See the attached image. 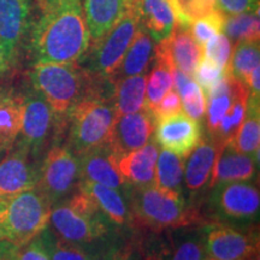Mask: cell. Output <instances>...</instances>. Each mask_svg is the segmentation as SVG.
Masks as SVG:
<instances>
[{
	"label": "cell",
	"instance_id": "obj_1",
	"mask_svg": "<svg viewBox=\"0 0 260 260\" xmlns=\"http://www.w3.org/2000/svg\"><path fill=\"white\" fill-rule=\"evenodd\" d=\"M89 46V30L81 2L45 8L29 41L34 64L79 63Z\"/></svg>",
	"mask_w": 260,
	"mask_h": 260
},
{
	"label": "cell",
	"instance_id": "obj_2",
	"mask_svg": "<svg viewBox=\"0 0 260 260\" xmlns=\"http://www.w3.org/2000/svg\"><path fill=\"white\" fill-rule=\"evenodd\" d=\"M32 89L53 110L58 121L67 124L69 110L81 100H112L111 80L96 76L79 63L34 64L29 73Z\"/></svg>",
	"mask_w": 260,
	"mask_h": 260
},
{
	"label": "cell",
	"instance_id": "obj_3",
	"mask_svg": "<svg viewBox=\"0 0 260 260\" xmlns=\"http://www.w3.org/2000/svg\"><path fill=\"white\" fill-rule=\"evenodd\" d=\"M124 195L130 212L129 229L136 234H158L186 226H201L206 219L183 193L161 189L153 183L135 187L126 183Z\"/></svg>",
	"mask_w": 260,
	"mask_h": 260
},
{
	"label": "cell",
	"instance_id": "obj_4",
	"mask_svg": "<svg viewBox=\"0 0 260 260\" xmlns=\"http://www.w3.org/2000/svg\"><path fill=\"white\" fill-rule=\"evenodd\" d=\"M52 205L35 189L0 199V242L21 247L46 229Z\"/></svg>",
	"mask_w": 260,
	"mask_h": 260
},
{
	"label": "cell",
	"instance_id": "obj_5",
	"mask_svg": "<svg viewBox=\"0 0 260 260\" xmlns=\"http://www.w3.org/2000/svg\"><path fill=\"white\" fill-rule=\"evenodd\" d=\"M116 119L112 100H81L67 115V147L81 157L107 145Z\"/></svg>",
	"mask_w": 260,
	"mask_h": 260
},
{
	"label": "cell",
	"instance_id": "obj_6",
	"mask_svg": "<svg viewBox=\"0 0 260 260\" xmlns=\"http://www.w3.org/2000/svg\"><path fill=\"white\" fill-rule=\"evenodd\" d=\"M206 207L207 224L220 223L242 228L255 225L260 210L258 184L249 181L217 184L212 188Z\"/></svg>",
	"mask_w": 260,
	"mask_h": 260
},
{
	"label": "cell",
	"instance_id": "obj_7",
	"mask_svg": "<svg viewBox=\"0 0 260 260\" xmlns=\"http://www.w3.org/2000/svg\"><path fill=\"white\" fill-rule=\"evenodd\" d=\"M48 224L52 232L65 241L93 248H103L119 232L103 212H87L65 200L52 206Z\"/></svg>",
	"mask_w": 260,
	"mask_h": 260
},
{
	"label": "cell",
	"instance_id": "obj_8",
	"mask_svg": "<svg viewBox=\"0 0 260 260\" xmlns=\"http://www.w3.org/2000/svg\"><path fill=\"white\" fill-rule=\"evenodd\" d=\"M140 24L136 4L129 5L124 15L106 32L105 37L89 46L83 57L86 63L84 69L96 76L111 79L118 70Z\"/></svg>",
	"mask_w": 260,
	"mask_h": 260
},
{
	"label": "cell",
	"instance_id": "obj_9",
	"mask_svg": "<svg viewBox=\"0 0 260 260\" xmlns=\"http://www.w3.org/2000/svg\"><path fill=\"white\" fill-rule=\"evenodd\" d=\"M134 237L142 260H203L204 225L165 230L158 234H138Z\"/></svg>",
	"mask_w": 260,
	"mask_h": 260
},
{
	"label": "cell",
	"instance_id": "obj_10",
	"mask_svg": "<svg viewBox=\"0 0 260 260\" xmlns=\"http://www.w3.org/2000/svg\"><path fill=\"white\" fill-rule=\"evenodd\" d=\"M80 182L79 158L67 146L52 145L41 159L35 189L53 206L73 194Z\"/></svg>",
	"mask_w": 260,
	"mask_h": 260
},
{
	"label": "cell",
	"instance_id": "obj_11",
	"mask_svg": "<svg viewBox=\"0 0 260 260\" xmlns=\"http://www.w3.org/2000/svg\"><path fill=\"white\" fill-rule=\"evenodd\" d=\"M204 246L206 255L217 260H259L258 226L205 224Z\"/></svg>",
	"mask_w": 260,
	"mask_h": 260
},
{
	"label": "cell",
	"instance_id": "obj_12",
	"mask_svg": "<svg viewBox=\"0 0 260 260\" xmlns=\"http://www.w3.org/2000/svg\"><path fill=\"white\" fill-rule=\"evenodd\" d=\"M67 124L58 121L46 100L34 89L23 94V116L19 141L40 155L48 142L53 141Z\"/></svg>",
	"mask_w": 260,
	"mask_h": 260
},
{
	"label": "cell",
	"instance_id": "obj_13",
	"mask_svg": "<svg viewBox=\"0 0 260 260\" xmlns=\"http://www.w3.org/2000/svg\"><path fill=\"white\" fill-rule=\"evenodd\" d=\"M41 157L17 139L0 159V199L37 187Z\"/></svg>",
	"mask_w": 260,
	"mask_h": 260
},
{
	"label": "cell",
	"instance_id": "obj_14",
	"mask_svg": "<svg viewBox=\"0 0 260 260\" xmlns=\"http://www.w3.org/2000/svg\"><path fill=\"white\" fill-rule=\"evenodd\" d=\"M203 139L199 122L184 112L176 113L155 122L154 141L161 148L187 158Z\"/></svg>",
	"mask_w": 260,
	"mask_h": 260
},
{
	"label": "cell",
	"instance_id": "obj_15",
	"mask_svg": "<svg viewBox=\"0 0 260 260\" xmlns=\"http://www.w3.org/2000/svg\"><path fill=\"white\" fill-rule=\"evenodd\" d=\"M155 119L147 109L117 117L107 147L115 155L126 154L147 144L154 133Z\"/></svg>",
	"mask_w": 260,
	"mask_h": 260
},
{
	"label": "cell",
	"instance_id": "obj_16",
	"mask_svg": "<svg viewBox=\"0 0 260 260\" xmlns=\"http://www.w3.org/2000/svg\"><path fill=\"white\" fill-rule=\"evenodd\" d=\"M29 17L30 0H0V42L12 61L29 29Z\"/></svg>",
	"mask_w": 260,
	"mask_h": 260
},
{
	"label": "cell",
	"instance_id": "obj_17",
	"mask_svg": "<svg viewBox=\"0 0 260 260\" xmlns=\"http://www.w3.org/2000/svg\"><path fill=\"white\" fill-rule=\"evenodd\" d=\"M258 161L243 154L234 147L232 142L218 146L210 178V188L229 182L251 181L255 176Z\"/></svg>",
	"mask_w": 260,
	"mask_h": 260
},
{
	"label": "cell",
	"instance_id": "obj_18",
	"mask_svg": "<svg viewBox=\"0 0 260 260\" xmlns=\"http://www.w3.org/2000/svg\"><path fill=\"white\" fill-rule=\"evenodd\" d=\"M159 154L157 142H147L144 147L126 154L115 155L116 168L130 186L142 187L154 181L155 164Z\"/></svg>",
	"mask_w": 260,
	"mask_h": 260
},
{
	"label": "cell",
	"instance_id": "obj_19",
	"mask_svg": "<svg viewBox=\"0 0 260 260\" xmlns=\"http://www.w3.org/2000/svg\"><path fill=\"white\" fill-rule=\"evenodd\" d=\"M80 160L81 181H89L121 190L125 181L116 168L115 154L107 145L77 157Z\"/></svg>",
	"mask_w": 260,
	"mask_h": 260
},
{
	"label": "cell",
	"instance_id": "obj_20",
	"mask_svg": "<svg viewBox=\"0 0 260 260\" xmlns=\"http://www.w3.org/2000/svg\"><path fill=\"white\" fill-rule=\"evenodd\" d=\"M79 188L95 200L99 209L117 230L129 228L130 212L124 193L89 181H81Z\"/></svg>",
	"mask_w": 260,
	"mask_h": 260
},
{
	"label": "cell",
	"instance_id": "obj_21",
	"mask_svg": "<svg viewBox=\"0 0 260 260\" xmlns=\"http://www.w3.org/2000/svg\"><path fill=\"white\" fill-rule=\"evenodd\" d=\"M126 0H84L83 11L89 30L90 46L105 37L124 15Z\"/></svg>",
	"mask_w": 260,
	"mask_h": 260
},
{
	"label": "cell",
	"instance_id": "obj_22",
	"mask_svg": "<svg viewBox=\"0 0 260 260\" xmlns=\"http://www.w3.org/2000/svg\"><path fill=\"white\" fill-rule=\"evenodd\" d=\"M218 146L211 136L201 139L199 145L188 155L183 180L186 188L191 193H199L209 183Z\"/></svg>",
	"mask_w": 260,
	"mask_h": 260
},
{
	"label": "cell",
	"instance_id": "obj_23",
	"mask_svg": "<svg viewBox=\"0 0 260 260\" xmlns=\"http://www.w3.org/2000/svg\"><path fill=\"white\" fill-rule=\"evenodd\" d=\"M136 8L140 23L154 41L159 42L170 37L176 18L169 0H139Z\"/></svg>",
	"mask_w": 260,
	"mask_h": 260
},
{
	"label": "cell",
	"instance_id": "obj_24",
	"mask_svg": "<svg viewBox=\"0 0 260 260\" xmlns=\"http://www.w3.org/2000/svg\"><path fill=\"white\" fill-rule=\"evenodd\" d=\"M168 42L175 67L193 76L195 68L203 59V46L195 41L189 27L176 22Z\"/></svg>",
	"mask_w": 260,
	"mask_h": 260
},
{
	"label": "cell",
	"instance_id": "obj_25",
	"mask_svg": "<svg viewBox=\"0 0 260 260\" xmlns=\"http://www.w3.org/2000/svg\"><path fill=\"white\" fill-rule=\"evenodd\" d=\"M154 53V42L151 35L140 24L138 31L135 32L134 39L123 58L118 70L111 77L113 81L124 79V77L135 76L147 73Z\"/></svg>",
	"mask_w": 260,
	"mask_h": 260
},
{
	"label": "cell",
	"instance_id": "obj_26",
	"mask_svg": "<svg viewBox=\"0 0 260 260\" xmlns=\"http://www.w3.org/2000/svg\"><path fill=\"white\" fill-rule=\"evenodd\" d=\"M23 116V94L11 90L0 93V152L15 144L21 133Z\"/></svg>",
	"mask_w": 260,
	"mask_h": 260
},
{
	"label": "cell",
	"instance_id": "obj_27",
	"mask_svg": "<svg viewBox=\"0 0 260 260\" xmlns=\"http://www.w3.org/2000/svg\"><path fill=\"white\" fill-rule=\"evenodd\" d=\"M147 74L113 81L112 102L117 117L138 112L145 107Z\"/></svg>",
	"mask_w": 260,
	"mask_h": 260
},
{
	"label": "cell",
	"instance_id": "obj_28",
	"mask_svg": "<svg viewBox=\"0 0 260 260\" xmlns=\"http://www.w3.org/2000/svg\"><path fill=\"white\" fill-rule=\"evenodd\" d=\"M232 144L239 152L259 160L260 98L248 95L245 117Z\"/></svg>",
	"mask_w": 260,
	"mask_h": 260
},
{
	"label": "cell",
	"instance_id": "obj_29",
	"mask_svg": "<svg viewBox=\"0 0 260 260\" xmlns=\"http://www.w3.org/2000/svg\"><path fill=\"white\" fill-rule=\"evenodd\" d=\"M184 164L183 158L161 148L155 164L153 184L161 189L183 193Z\"/></svg>",
	"mask_w": 260,
	"mask_h": 260
},
{
	"label": "cell",
	"instance_id": "obj_30",
	"mask_svg": "<svg viewBox=\"0 0 260 260\" xmlns=\"http://www.w3.org/2000/svg\"><path fill=\"white\" fill-rule=\"evenodd\" d=\"M248 95V87L246 84H242L236 92L229 110H228L223 118L220 119L217 130L212 135H210L218 145L233 142L234 138L237 134V130H239L243 121V117H245Z\"/></svg>",
	"mask_w": 260,
	"mask_h": 260
},
{
	"label": "cell",
	"instance_id": "obj_31",
	"mask_svg": "<svg viewBox=\"0 0 260 260\" xmlns=\"http://www.w3.org/2000/svg\"><path fill=\"white\" fill-rule=\"evenodd\" d=\"M51 260H96L102 248H93L65 241L47 226L40 233Z\"/></svg>",
	"mask_w": 260,
	"mask_h": 260
},
{
	"label": "cell",
	"instance_id": "obj_32",
	"mask_svg": "<svg viewBox=\"0 0 260 260\" xmlns=\"http://www.w3.org/2000/svg\"><path fill=\"white\" fill-rule=\"evenodd\" d=\"M259 41H237L230 59V73L247 86L252 71L259 67Z\"/></svg>",
	"mask_w": 260,
	"mask_h": 260
},
{
	"label": "cell",
	"instance_id": "obj_33",
	"mask_svg": "<svg viewBox=\"0 0 260 260\" xmlns=\"http://www.w3.org/2000/svg\"><path fill=\"white\" fill-rule=\"evenodd\" d=\"M259 10L226 16L223 30L235 41H259Z\"/></svg>",
	"mask_w": 260,
	"mask_h": 260
},
{
	"label": "cell",
	"instance_id": "obj_34",
	"mask_svg": "<svg viewBox=\"0 0 260 260\" xmlns=\"http://www.w3.org/2000/svg\"><path fill=\"white\" fill-rule=\"evenodd\" d=\"M177 23L189 25L218 10L216 0H169Z\"/></svg>",
	"mask_w": 260,
	"mask_h": 260
},
{
	"label": "cell",
	"instance_id": "obj_35",
	"mask_svg": "<svg viewBox=\"0 0 260 260\" xmlns=\"http://www.w3.org/2000/svg\"><path fill=\"white\" fill-rule=\"evenodd\" d=\"M96 260H142L135 240L115 235L100 249Z\"/></svg>",
	"mask_w": 260,
	"mask_h": 260
},
{
	"label": "cell",
	"instance_id": "obj_36",
	"mask_svg": "<svg viewBox=\"0 0 260 260\" xmlns=\"http://www.w3.org/2000/svg\"><path fill=\"white\" fill-rule=\"evenodd\" d=\"M232 53V42L223 32L211 38L203 48V57L218 65L224 71H230Z\"/></svg>",
	"mask_w": 260,
	"mask_h": 260
},
{
	"label": "cell",
	"instance_id": "obj_37",
	"mask_svg": "<svg viewBox=\"0 0 260 260\" xmlns=\"http://www.w3.org/2000/svg\"><path fill=\"white\" fill-rule=\"evenodd\" d=\"M226 15H224L222 11L218 9L206 17H203L200 19L193 22L189 25V29L191 31V35L195 39V41L204 46L211 38L214 35L222 32L224 28V23H225Z\"/></svg>",
	"mask_w": 260,
	"mask_h": 260
},
{
	"label": "cell",
	"instance_id": "obj_38",
	"mask_svg": "<svg viewBox=\"0 0 260 260\" xmlns=\"http://www.w3.org/2000/svg\"><path fill=\"white\" fill-rule=\"evenodd\" d=\"M182 107L184 109V113L194 121L200 122L204 118L206 111V98L203 89L197 82L191 83V86L181 95Z\"/></svg>",
	"mask_w": 260,
	"mask_h": 260
},
{
	"label": "cell",
	"instance_id": "obj_39",
	"mask_svg": "<svg viewBox=\"0 0 260 260\" xmlns=\"http://www.w3.org/2000/svg\"><path fill=\"white\" fill-rule=\"evenodd\" d=\"M225 73L226 71L220 69L218 65H216L211 60L204 58L198 64V67L195 68L193 76L194 81L199 84L200 88L203 89L205 94L209 92L210 89H212L223 79Z\"/></svg>",
	"mask_w": 260,
	"mask_h": 260
},
{
	"label": "cell",
	"instance_id": "obj_40",
	"mask_svg": "<svg viewBox=\"0 0 260 260\" xmlns=\"http://www.w3.org/2000/svg\"><path fill=\"white\" fill-rule=\"evenodd\" d=\"M12 260H51L40 234L25 245L15 249Z\"/></svg>",
	"mask_w": 260,
	"mask_h": 260
},
{
	"label": "cell",
	"instance_id": "obj_41",
	"mask_svg": "<svg viewBox=\"0 0 260 260\" xmlns=\"http://www.w3.org/2000/svg\"><path fill=\"white\" fill-rule=\"evenodd\" d=\"M182 112V100L176 90L170 89L169 92L161 98L160 102L157 104L152 111V116L154 117L155 122L159 119L165 118V117L176 115Z\"/></svg>",
	"mask_w": 260,
	"mask_h": 260
},
{
	"label": "cell",
	"instance_id": "obj_42",
	"mask_svg": "<svg viewBox=\"0 0 260 260\" xmlns=\"http://www.w3.org/2000/svg\"><path fill=\"white\" fill-rule=\"evenodd\" d=\"M217 6L224 15H237L259 10V0H216Z\"/></svg>",
	"mask_w": 260,
	"mask_h": 260
},
{
	"label": "cell",
	"instance_id": "obj_43",
	"mask_svg": "<svg viewBox=\"0 0 260 260\" xmlns=\"http://www.w3.org/2000/svg\"><path fill=\"white\" fill-rule=\"evenodd\" d=\"M14 61L11 60V58L9 57V54L6 53L4 46L0 42V77L4 76L8 71L11 69Z\"/></svg>",
	"mask_w": 260,
	"mask_h": 260
},
{
	"label": "cell",
	"instance_id": "obj_44",
	"mask_svg": "<svg viewBox=\"0 0 260 260\" xmlns=\"http://www.w3.org/2000/svg\"><path fill=\"white\" fill-rule=\"evenodd\" d=\"M17 247L6 242H0V260H12Z\"/></svg>",
	"mask_w": 260,
	"mask_h": 260
},
{
	"label": "cell",
	"instance_id": "obj_45",
	"mask_svg": "<svg viewBox=\"0 0 260 260\" xmlns=\"http://www.w3.org/2000/svg\"><path fill=\"white\" fill-rule=\"evenodd\" d=\"M81 0H45V4L42 6V9L47 8V6H52V5H59V4H64V3H79Z\"/></svg>",
	"mask_w": 260,
	"mask_h": 260
},
{
	"label": "cell",
	"instance_id": "obj_46",
	"mask_svg": "<svg viewBox=\"0 0 260 260\" xmlns=\"http://www.w3.org/2000/svg\"><path fill=\"white\" fill-rule=\"evenodd\" d=\"M138 2H139V0H126V3H128V6L129 5H135Z\"/></svg>",
	"mask_w": 260,
	"mask_h": 260
},
{
	"label": "cell",
	"instance_id": "obj_47",
	"mask_svg": "<svg viewBox=\"0 0 260 260\" xmlns=\"http://www.w3.org/2000/svg\"><path fill=\"white\" fill-rule=\"evenodd\" d=\"M203 260H217V259H213V258H210V256H205V258Z\"/></svg>",
	"mask_w": 260,
	"mask_h": 260
},
{
	"label": "cell",
	"instance_id": "obj_48",
	"mask_svg": "<svg viewBox=\"0 0 260 260\" xmlns=\"http://www.w3.org/2000/svg\"><path fill=\"white\" fill-rule=\"evenodd\" d=\"M39 2H40L41 6H44V4H45V0H39Z\"/></svg>",
	"mask_w": 260,
	"mask_h": 260
},
{
	"label": "cell",
	"instance_id": "obj_49",
	"mask_svg": "<svg viewBox=\"0 0 260 260\" xmlns=\"http://www.w3.org/2000/svg\"><path fill=\"white\" fill-rule=\"evenodd\" d=\"M3 90H5L4 88H3V87L2 86H0V93H2L3 92Z\"/></svg>",
	"mask_w": 260,
	"mask_h": 260
}]
</instances>
